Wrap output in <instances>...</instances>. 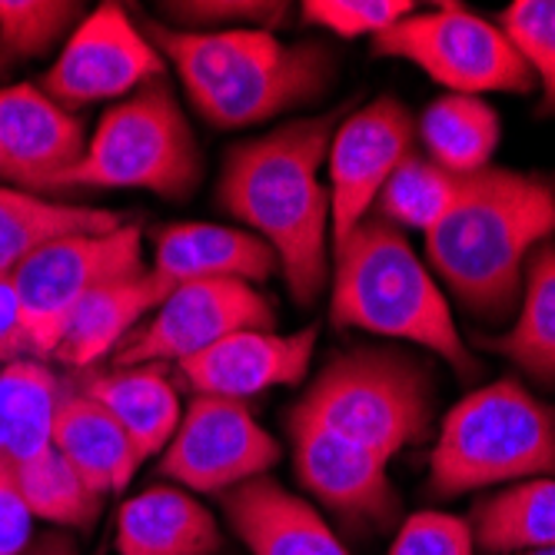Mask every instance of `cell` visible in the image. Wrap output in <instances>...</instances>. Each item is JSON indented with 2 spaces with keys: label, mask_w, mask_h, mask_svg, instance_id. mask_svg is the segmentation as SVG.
<instances>
[{
  "label": "cell",
  "mask_w": 555,
  "mask_h": 555,
  "mask_svg": "<svg viewBox=\"0 0 555 555\" xmlns=\"http://www.w3.org/2000/svg\"><path fill=\"white\" fill-rule=\"evenodd\" d=\"M21 555H80L74 545H70V539H64V535H40L37 542H30Z\"/></svg>",
  "instance_id": "obj_37"
},
{
  "label": "cell",
  "mask_w": 555,
  "mask_h": 555,
  "mask_svg": "<svg viewBox=\"0 0 555 555\" xmlns=\"http://www.w3.org/2000/svg\"><path fill=\"white\" fill-rule=\"evenodd\" d=\"M27 333L21 317V299L11 280H0V363H14L27 357Z\"/></svg>",
  "instance_id": "obj_36"
},
{
  "label": "cell",
  "mask_w": 555,
  "mask_h": 555,
  "mask_svg": "<svg viewBox=\"0 0 555 555\" xmlns=\"http://www.w3.org/2000/svg\"><path fill=\"white\" fill-rule=\"evenodd\" d=\"M473 529L449 513H416L402 522L389 555H473Z\"/></svg>",
  "instance_id": "obj_34"
},
{
  "label": "cell",
  "mask_w": 555,
  "mask_h": 555,
  "mask_svg": "<svg viewBox=\"0 0 555 555\" xmlns=\"http://www.w3.org/2000/svg\"><path fill=\"white\" fill-rule=\"evenodd\" d=\"M164 57L120 4H100L67 37L40 90L64 111L114 100L160 80Z\"/></svg>",
  "instance_id": "obj_12"
},
{
  "label": "cell",
  "mask_w": 555,
  "mask_h": 555,
  "mask_svg": "<svg viewBox=\"0 0 555 555\" xmlns=\"http://www.w3.org/2000/svg\"><path fill=\"white\" fill-rule=\"evenodd\" d=\"M539 476H555V416L522 383H489L446 413L429 456L436 499Z\"/></svg>",
  "instance_id": "obj_5"
},
{
  "label": "cell",
  "mask_w": 555,
  "mask_h": 555,
  "mask_svg": "<svg viewBox=\"0 0 555 555\" xmlns=\"http://www.w3.org/2000/svg\"><path fill=\"white\" fill-rule=\"evenodd\" d=\"M199 146L164 80H150L100 117L80 160L47 186L74 190H150L183 199L199 183Z\"/></svg>",
  "instance_id": "obj_6"
},
{
  "label": "cell",
  "mask_w": 555,
  "mask_h": 555,
  "mask_svg": "<svg viewBox=\"0 0 555 555\" xmlns=\"http://www.w3.org/2000/svg\"><path fill=\"white\" fill-rule=\"evenodd\" d=\"M223 513L254 555H352L310 502L267 476L223 492Z\"/></svg>",
  "instance_id": "obj_17"
},
{
  "label": "cell",
  "mask_w": 555,
  "mask_h": 555,
  "mask_svg": "<svg viewBox=\"0 0 555 555\" xmlns=\"http://www.w3.org/2000/svg\"><path fill=\"white\" fill-rule=\"evenodd\" d=\"M61 379L40 360L0 366V463L14 473L54 449V416Z\"/></svg>",
  "instance_id": "obj_24"
},
{
  "label": "cell",
  "mask_w": 555,
  "mask_h": 555,
  "mask_svg": "<svg viewBox=\"0 0 555 555\" xmlns=\"http://www.w3.org/2000/svg\"><path fill=\"white\" fill-rule=\"evenodd\" d=\"M124 223L130 220L114 210L0 186V280H11L24 260H30L37 249L61 236L111 233Z\"/></svg>",
  "instance_id": "obj_23"
},
{
  "label": "cell",
  "mask_w": 555,
  "mask_h": 555,
  "mask_svg": "<svg viewBox=\"0 0 555 555\" xmlns=\"http://www.w3.org/2000/svg\"><path fill=\"white\" fill-rule=\"evenodd\" d=\"M473 542L489 555H532L555 545V476L522 479L473 509Z\"/></svg>",
  "instance_id": "obj_25"
},
{
  "label": "cell",
  "mask_w": 555,
  "mask_h": 555,
  "mask_svg": "<svg viewBox=\"0 0 555 555\" xmlns=\"http://www.w3.org/2000/svg\"><path fill=\"white\" fill-rule=\"evenodd\" d=\"M552 236L555 180L489 164L426 233V257L469 313L502 320L519 307L529 257Z\"/></svg>",
  "instance_id": "obj_2"
},
{
  "label": "cell",
  "mask_w": 555,
  "mask_h": 555,
  "mask_svg": "<svg viewBox=\"0 0 555 555\" xmlns=\"http://www.w3.org/2000/svg\"><path fill=\"white\" fill-rule=\"evenodd\" d=\"M330 320L339 330H366L429 349L460 373L476 370L446 293L406 233L383 217L363 220L333 249Z\"/></svg>",
  "instance_id": "obj_4"
},
{
  "label": "cell",
  "mask_w": 555,
  "mask_h": 555,
  "mask_svg": "<svg viewBox=\"0 0 555 555\" xmlns=\"http://www.w3.org/2000/svg\"><path fill=\"white\" fill-rule=\"evenodd\" d=\"M170 289L173 286L160 280L154 270L96 289L70 313L50 357L61 360L70 370L93 366L96 360H104L107 352L120 349L146 313H157L160 302L170 296Z\"/></svg>",
  "instance_id": "obj_21"
},
{
  "label": "cell",
  "mask_w": 555,
  "mask_h": 555,
  "mask_svg": "<svg viewBox=\"0 0 555 555\" xmlns=\"http://www.w3.org/2000/svg\"><path fill=\"white\" fill-rule=\"evenodd\" d=\"M317 326L299 333L243 330L180 363L183 379L196 396L249 399L273 386H296L310 373Z\"/></svg>",
  "instance_id": "obj_15"
},
{
  "label": "cell",
  "mask_w": 555,
  "mask_h": 555,
  "mask_svg": "<svg viewBox=\"0 0 555 555\" xmlns=\"http://www.w3.org/2000/svg\"><path fill=\"white\" fill-rule=\"evenodd\" d=\"M77 386L124 426L143 460L164 452L180 426V396L157 366L93 370Z\"/></svg>",
  "instance_id": "obj_22"
},
{
  "label": "cell",
  "mask_w": 555,
  "mask_h": 555,
  "mask_svg": "<svg viewBox=\"0 0 555 555\" xmlns=\"http://www.w3.org/2000/svg\"><path fill=\"white\" fill-rule=\"evenodd\" d=\"M416 124L392 96L346 114L330 140V243L333 249L357 230L396 167L413 154Z\"/></svg>",
  "instance_id": "obj_13"
},
{
  "label": "cell",
  "mask_w": 555,
  "mask_h": 555,
  "mask_svg": "<svg viewBox=\"0 0 555 555\" xmlns=\"http://www.w3.org/2000/svg\"><path fill=\"white\" fill-rule=\"evenodd\" d=\"M296 410L389 463L396 452L426 439L433 376L396 349H357L323 366Z\"/></svg>",
  "instance_id": "obj_7"
},
{
  "label": "cell",
  "mask_w": 555,
  "mask_h": 555,
  "mask_svg": "<svg viewBox=\"0 0 555 555\" xmlns=\"http://www.w3.org/2000/svg\"><path fill=\"white\" fill-rule=\"evenodd\" d=\"M83 146V124L40 87L17 83L0 90V177L43 196L80 160Z\"/></svg>",
  "instance_id": "obj_16"
},
{
  "label": "cell",
  "mask_w": 555,
  "mask_h": 555,
  "mask_svg": "<svg viewBox=\"0 0 555 555\" xmlns=\"http://www.w3.org/2000/svg\"><path fill=\"white\" fill-rule=\"evenodd\" d=\"M286 429L293 439V466L302 489H310L326 509L349 522L376 529L392 526L399 513V495L383 460H376L357 442L330 433L296 406L286 416Z\"/></svg>",
  "instance_id": "obj_14"
},
{
  "label": "cell",
  "mask_w": 555,
  "mask_h": 555,
  "mask_svg": "<svg viewBox=\"0 0 555 555\" xmlns=\"http://www.w3.org/2000/svg\"><path fill=\"white\" fill-rule=\"evenodd\" d=\"M17 486L27 499V506L34 519L67 526V529H90L100 516V502L104 495H96L61 456L57 449H50L43 460L34 466L14 473Z\"/></svg>",
  "instance_id": "obj_29"
},
{
  "label": "cell",
  "mask_w": 555,
  "mask_h": 555,
  "mask_svg": "<svg viewBox=\"0 0 555 555\" xmlns=\"http://www.w3.org/2000/svg\"><path fill=\"white\" fill-rule=\"evenodd\" d=\"M170 21H180L190 30V24H230L227 30H270L286 21V4H267V0H186V4H164L160 8Z\"/></svg>",
  "instance_id": "obj_33"
},
{
  "label": "cell",
  "mask_w": 555,
  "mask_h": 555,
  "mask_svg": "<svg viewBox=\"0 0 555 555\" xmlns=\"http://www.w3.org/2000/svg\"><path fill=\"white\" fill-rule=\"evenodd\" d=\"M276 310L254 283L240 280H204L180 283L160 302L127 343L117 349V366H157L183 363L196 352L217 346L220 339L243 330H273Z\"/></svg>",
  "instance_id": "obj_10"
},
{
  "label": "cell",
  "mask_w": 555,
  "mask_h": 555,
  "mask_svg": "<svg viewBox=\"0 0 555 555\" xmlns=\"http://www.w3.org/2000/svg\"><path fill=\"white\" fill-rule=\"evenodd\" d=\"M499 27L542 90L539 114L555 117V0H516L499 14Z\"/></svg>",
  "instance_id": "obj_31"
},
{
  "label": "cell",
  "mask_w": 555,
  "mask_h": 555,
  "mask_svg": "<svg viewBox=\"0 0 555 555\" xmlns=\"http://www.w3.org/2000/svg\"><path fill=\"white\" fill-rule=\"evenodd\" d=\"M343 111L293 120L236 143L220 173V204L280 260L299 307H310L330 276V190L320 164Z\"/></svg>",
  "instance_id": "obj_1"
},
{
  "label": "cell",
  "mask_w": 555,
  "mask_h": 555,
  "mask_svg": "<svg viewBox=\"0 0 555 555\" xmlns=\"http://www.w3.org/2000/svg\"><path fill=\"white\" fill-rule=\"evenodd\" d=\"M492 349L532 379L555 386V240H545L529 257L516 323L492 339Z\"/></svg>",
  "instance_id": "obj_27"
},
{
  "label": "cell",
  "mask_w": 555,
  "mask_h": 555,
  "mask_svg": "<svg viewBox=\"0 0 555 555\" xmlns=\"http://www.w3.org/2000/svg\"><path fill=\"white\" fill-rule=\"evenodd\" d=\"M54 449L96 495L127 489L143 463L124 426L77 383H61Z\"/></svg>",
  "instance_id": "obj_19"
},
{
  "label": "cell",
  "mask_w": 555,
  "mask_h": 555,
  "mask_svg": "<svg viewBox=\"0 0 555 555\" xmlns=\"http://www.w3.org/2000/svg\"><path fill=\"white\" fill-rule=\"evenodd\" d=\"M80 11L74 0H0V70L47 54L80 24Z\"/></svg>",
  "instance_id": "obj_30"
},
{
  "label": "cell",
  "mask_w": 555,
  "mask_h": 555,
  "mask_svg": "<svg viewBox=\"0 0 555 555\" xmlns=\"http://www.w3.org/2000/svg\"><path fill=\"white\" fill-rule=\"evenodd\" d=\"M463 180L466 177L442 170L429 157L410 154L396 167V173L389 177V183L379 193L383 220H389L392 227L420 230L426 236L429 230H436L442 223V217L452 210V204H456Z\"/></svg>",
  "instance_id": "obj_28"
},
{
  "label": "cell",
  "mask_w": 555,
  "mask_h": 555,
  "mask_svg": "<svg viewBox=\"0 0 555 555\" xmlns=\"http://www.w3.org/2000/svg\"><path fill=\"white\" fill-rule=\"evenodd\" d=\"M276 270V254L246 227L173 223L154 236V273L170 286L204 280L263 283Z\"/></svg>",
  "instance_id": "obj_18"
},
{
  "label": "cell",
  "mask_w": 555,
  "mask_h": 555,
  "mask_svg": "<svg viewBox=\"0 0 555 555\" xmlns=\"http://www.w3.org/2000/svg\"><path fill=\"white\" fill-rule=\"evenodd\" d=\"M532 555H555V545L552 548H542V552H532Z\"/></svg>",
  "instance_id": "obj_38"
},
{
  "label": "cell",
  "mask_w": 555,
  "mask_h": 555,
  "mask_svg": "<svg viewBox=\"0 0 555 555\" xmlns=\"http://www.w3.org/2000/svg\"><path fill=\"white\" fill-rule=\"evenodd\" d=\"M370 50L376 57L413 64L449 93L463 96L529 93L535 87L532 70L499 24L452 4L413 11L373 37Z\"/></svg>",
  "instance_id": "obj_8"
},
{
  "label": "cell",
  "mask_w": 555,
  "mask_h": 555,
  "mask_svg": "<svg viewBox=\"0 0 555 555\" xmlns=\"http://www.w3.org/2000/svg\"><path fill=\"white\" fill-rule=\"evenodd\" d=\"M34 513L11 466L0 463V555H21L30 545Z\"/></svg>",
  "instance_id": "obj_35"
},
{
  "label": "cell",
  "mask_w": 555,
  "mask_h": 555,
  "mask_svg": "<svg viewBox=\"0 0 555 555\" xmlns=\"http://www.w3.org/2000/svg\"><path fill=\"white\" fill-rule=\"evenodd\" d=\"M220 548L214 513L180 486H150L117 513L120 555H217Z\"/></svg>",
  "instance_id": "obj_20"
},
{
  "label": "cell",
  "mask_w": 555,
  "mask_h": 555,
  "mask_svg": "<svg viewBox=\"0 0 555 555\" xmlns=\"http://www.w3.org/2000/svg\"><path fill=\"white\" fill-rule=\"evenodd\" d=\"M280 463V442L243 402L193 396L173 439L160 456V473L186 492H230L267 476Z\"/></svg>",
  "instance_id": "obj_11"
},
{
  "label": "cell",
  "mask_w": 555,
  "mask_h": 555,
  "mask_svg": "<svg viewBox=\"0 0 555 555\" xmlns=\"http://www.w3.org/2000/svg\"><path fill=\"white\" fill-rule=\"evenodd\" d=\"M173 64L193 111L220 130L254 127L317 100L333 80L323 43H283L273 30H177L143 27Z\"/></svg>",
  "instance_id": "obj_3"
},
{
  "label": "cell",
  "mask_w": 555,
  "mask_h": 555,
  "mask_svg": "<svg viewBox=\"0 0 555 555\" xmlns=\"http://www.w3.org/2000/svg\"><path fill=\"white\" fill-rule=\"evenodd\" d=\"M420 137L433 164L449 173L469 177L489 167L502 137V124L482 96L446 93L423 111Z\"/></svg>",
  "instance_id": "obj_26"
},
{
  "label": "cell",
  "mask_w": 555,
  "mask_h": 555,
  "mask_svg": "<svg viewBox=\"0 0 555 555\" xmlns=\"http://www.w3.org/2000/svg\"><path fill=\"white\" fill-rule=\"evenodd\" d=\"M146 273L143 233L137 223H124L111 233H77L47 243L24 260L11 283L21 299V317L30 357H50L87 296L120 280Z\"/></svg>",
  "instance_id": "obj_9"
},
{
  "label": "cell",
  "mask_w": 555,
  "mask_h": 555,
  "mask_svg": "<svg viewBox=\"0 0 555 555\" xmlns=\"http://www.w3.org/2000/svg\"><path fill=\"white\" fill-rule=\"evenodd\" d=\"M420 11L413 0H307L299 17L336 37H379L402 17Z\"/></svg>",
  "instance_id": "obj_32"
}]
</instances>
